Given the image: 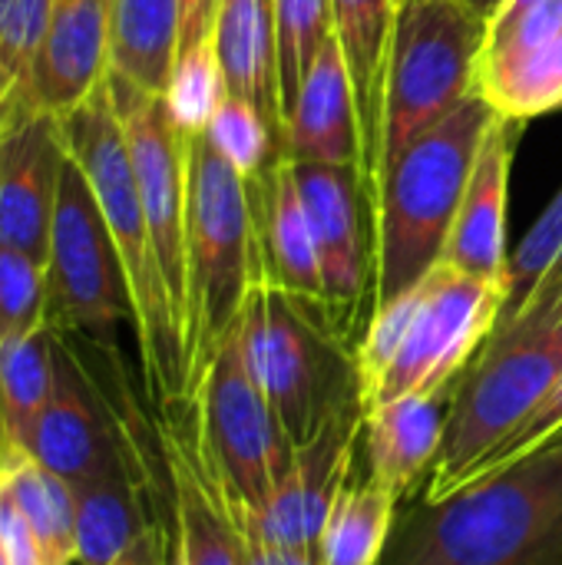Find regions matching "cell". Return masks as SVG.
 <instances>
[{"label": "cell", "mask_w": 562, "mask_h": 565, "mask_svg": "<svg viewBox=\"0 0 562 565\" xmlns=\"http://www.w3.org/2000/svg\"><path fill=\"white\" fill-rule=\"evenodd\" d=\"M381 565H562V434L397 516Z\"/></svg>", "instance_id": "obj_1"}, {"label": "cell", "mask_w": 562, "mask_h": 565, "mask_svg": "<svg viewBox=\"0 0 562 565\" xmlns=\"http://www.w3.org/2000/svg\"><path fill=\"white\" fill-rule=\"evenodd\" d=\"M66 149L83 169L109 235L116 242L129 301H132V328L142 351V367L149 391L159 407H169L192 394L189 384V358L185 334L152 245L149 218L139 199L129 146L123 122L116 116L109 86L103 83L76 113L63 119Z\"/></svg>", "instance_id": "obj_2"}, {"label": "cell", "mask_w": 562, "mask_h": 565, "mask_svg": "<svg viewBox=\"0 0 562 565\" xmlns=\"http://www.w3.org/2000/svg\"><path fill=\"white\" fill-rule=\"evenodd\" d=\"M494 119L490 103L470 93L381 169L371 195L374 308L411 291L444 258L477 149Z\"/></svg>", "instance_id": "obj_3"}, {"label": "cell", "mask_w": 562, "mask_h": 565, "mask_svg": "<svg viewBox=\"0 0 562 565\" xmlns=\"http://www.w3.org/2000/svg\"><path fill=\"white\" fill-rule=\"evenodd\" d=\"M560 377L562 265L513 318L497 324L477 361L457 381L444 424V444L421 500H447L470 467L513 427H520Z\"/></svg>", "instance_id": "obj_4"}, {"label": "cell", "mask_w": 562, "mask_h": 565, "mask_svg": "<svg viewBox=\"0 0 562 565\" xmlns=\"http://www.w3.org/2000/svg\"><path fill=\"white\" fill-rule=\"evenodd\" d=\"M189 199H185V358L189 384L238 324L245 298L262 281V242L252 185L209 146L189 136Z\"/></svg>", "instance_id": "obj_5"}, {"label": "cell", "mask_w": 562, "mask_h": 565, "mask_svg": "<svg viewBox=\"0 0 562 565\" xmlns=\"http://www.w3.org/2000/svg\"><path fill=\"white\" fill-rule=\"evenodd\" d=\"M238 334L252 377L291 447L308 444L331 417L361 404L354 348L315 308L265 278L245 298Z\"/></svg>", "instance_id": "obj_6"}, {"label": "cell", "mask_w": 562, "mask_h": 565, "mask_svg": "<svg viewBox=\"0 0 562 565\" xmlns=\"http://www.w3.org/2000/svg\"><path fill=\"white\" fill-rule=\"evenodd\" d=\"M484 36L487 20L460 0H397L384 66L378 175L474 93Z\"/></svg>", "instance_id": "obj_7"}, {"label": "cell", "mask_w": 562, "mask_h": 565, "mask_svg": "<svg viewBox=\"0 0 562 565\" xmlns=\"http://www.w3.org/2000/svg\"><path fill=\"white\" fill-rule=\"evenodd\" d=\"M189 401L202 460L229 513H262L288 473L295 447L252 377L238 324L199 371Z\"/></svg>", "instance_id": "obj_8"}, {"label": "cell", "mask_w": 562, "mask_h": 565, "mask_svg": "<svg viewBox=\"0 0 562 565\" xmlns=\"http://www.w3.org/2000/svg\"><path fill=\"white\" fill-rule=\"evenodd\" d=\"M123 321L132 324L126 271L103 209L70 156L60 175L46 252V324L56 334L113 351Z\"/></svg>", "instance_id": "obj_9"}, {"label": "cell", "mask_w": 562, "mask_h": 565, "mask_svg": "<svg viewBox=\"0 0 562 565\" xmlns=\"http://www.w3.org/2000/svg\"><path fill=\"white\" fill-rule=\"evenodd\" d=\"M414 288L417 305L411 328L397 358L364 397V414L407 394L450 401L457 381L497 331L507 301L503 281L464 275L447 262H437Z\"/></svg>", "instance_id": "obj_10"}, {"label": "cell", "mask_w": 562, "mask_h": 565, "mask_svg": "<svg viewBox=\"0 0 562 565\" xmlns=\"http://www.w3.org/2000/svg\"><path fill=\"white\" fill-rule=\"evenodd\" d=\"M116 116L126 132L139 199L149 218L152 245L185 334L189 278H185V199H189V156L176 122L166 113L159 93H149L116 73L106 76Z\"/></svg>", "instance_id": "obj_11"}, {"label": "cell", "mask_w": 562, "mask_h": 565, "mask_svg": "<svg viewBox=\"0 0 562 565\" xmlns=\"http://www.w3.org/2000/svg\"><path fill=\"white\" fill-rule=\"evenodd\" d=\"M318 265L325 285L328 328L354 344L358 318L371 298L374 311V242L364 235V212H371V189L354 166L291 159Z\"/></svg>", "instance_id": "obj_12"}, {"label": "cell", "mask_w": 562, "mask_h": 565, "mask_svg": "<svg viewBox=\"0 0 562 565\" xmlns=\"http://www.w3.org/2000/svg\"><path fill=\"white\" fill-rule=\"evenodd\" d=\"M50 473L79 487L136 454L119 414L66 334L56 344V387L26 447Z\"/></svg>", "instance_id": "obj_13"}, {"label": "cell", "mask_w": 562, "mask_h": 565, "mask_svg": "<svg viewBox=\"0 0 562 565\" xmlns=\"http://www.w3.org/2000/svg\"><path fill=\"white\" fill-rule=\"evenodd\" d=\"M364 430V407L354 404L331 417L308 444L295 447L291 467L262 513H248L262 543L295 553H321L328 516L351 483L354 444Z\"/></svg>", "instance_id": "obj_14"}, {"label": "cell", "mask_w": 562, "mask_h": 565, "mask_svg": "<svg viewBox=\"0 0 562 565\" xmlns=\"http://www.w3.org/2000/svg\"><path fill=\"white\" fill-rule=\"evenodd\" d=\"M66 159L60 116L30 106L0 119V245L46 265Z\"/></svg>", "instance_id": "obj_15"}, {"label": "cell", "mask_w": 562, "mask_h": 565, "mask_svg": "<svg viewBox=\"0 0 562 565\" xmlns=\"http://www.w3.org/2000/svg\"><path fill=\"white\" fill-rule=\"evenodd\" d=\"M113 0H53L33 63V103L60 119L76 113L109 76Z\"/></svg>", "instance_id": "obj_16"}, {"label": "cell", "mask_w": 562, "mask_h": 565, "mask_svg": "<svg viewBox=\"0 0 562 565\" xmlns=\"http://www.w3.org/2000/svg\"><path fill=\"white\" fill-rule=\"evenodd\" d=\"M162 411H166L162 447H166V470H169V497H172V513L182 536L185 563L242 565L235 520L199 450L192 401L182 397Z\"/></svg>", "instance_id": "obj_17"}, {"label": "cell", "mask_w": 562, "mask_h": 565, "mask_svg": "<svg viewBox=\"0 0 562 565\" xmlns=\"http://www.w3.org/2000/svg\"><path fill=\"white\" fill-rule=\"evenodd\" d=\"M520 122L497 116L477 149L467 192L460 199L450 238L444 245L447 265L484 281L507 278V199H510V169L520 142Z\"/></svg>", "instance_id": "obj_18"}, {"label": "cell", "mask_w": 562, "mask_h": 565, "mask_svg": "<svg viewBox=\"0 0 562 565\" xmlns=\"http://www.w3.org/2000/svg\"><path fill=\"white\" fill-rule=\"evenodd\" d=\"M285 156L301 162L354 166L368 182L358 99L335 33L318 50L311 70L305 73L298 99L285 116Z\"/></svg>", "instance_id": "obj_19"}, {"label": "cell", "mask_w": 562, "mask_h": 565, "mask_svg": "<svg viewBox=\"0 0 562 565\" xmlns=\"http://www.w3.org/2000/svg\"><path fill=\"white\" fill-rule=\"evenodd\" d=\"M248 185L258 218L265 281L298 298L301 305L315 308L325 318L321 265H318V252H315V238H311V225L291 159L288 156L272 159L268 169Z\"/></svg>", "instance_id": "obj_20"}, {"label": "cell", "mask_w": 562, "mask_h": 565, "mask_svg": "<svg viewBox=\"0 0 562 565\" xmlns=\"http://www.w3.org/2000/svg\"><path fill=\"white\" fill-rule=\"evenodd\" d=\"M229 93L248 99L275 129L285 152V113L278 93V50L272 0H219L212 26Z\"/></svg>", "instance_id": "obj_21"}, {"label": "cell", "mask_w": 562, "mask_h": 565, "mask_svg": "<svg viewBox=\"0 0 562 565\" xmlns=\"http://www.w3.org/2000/svg\"><path fill=\"white\" fill-rule=\"evenodd\" d=\"M444 424V401L427 394H407L368 411L364 440L371 480L397 500L411 493V487L437 463Z\"/></svg>", "instance_id": "obj_22"}, {"label": "cell", "mask_w": 562, "mask_h": 565, "mask_svg": "<svg viewBox=\"0 0 562 565\" xmlns=\"http://www.w3.org/2000/svg\"><path fill=\"white\" fill-rule=\"evenodd\" d=\"M76 497V565H113L156 516L146 513V470L136 454L106 473L73 487Z\"/></svg>", "instance_id": "obj_23"}, {"label": "cell", "mask_w": 562, "mask_h": 565, "mask_svg": "<svg viewBox=\"0 0 562 565\" xmlns=\"http://www.w3.org/2000/svg\"><path fill=\"white\" fill-rule=\"evenodd\" d=\"M394 13H397V0H331L335 36L341 43L354 99H358L371 195H374L378 156H381V96H384V66H388Z\"/></svg>", "instance_id": "obj_24"}, {"label": "cell", "mask_w": 562, "mask_h": 565, "mask_svg": "<svg viewBox=\"0 0 562 565\" xmlns=\"http://www.w3.org/2000/svg\"><path fill=\"white\" fill-rule=\"evenodd\" d=\"M474 93L510 122H530L562 109V33L520 53L480 56Z\"/></svg>", "instance_id": "obj_25"}, {"label": "cell", "mask_w": 562, "mask_h": 565, "mask_svg": "<svg viewBox=\"0 0 562 565\" xmlns=\"http://www.w3.org/2000/svg\"><path fill=\"white\" fill-rule=\"evenodd\" d=\"M0 480L53 565H76V497L26 450L0 440Z\"/></svg>", "instance_id": "obj_26"}, {"label": "cell", "mask_w": 562, "mask_h": 565, "mask_svg": "<svg viewBox=\"0 0 562 565\" xmlns=\"http://www.w3.org/2000/svg\"><path fill=\"white\" fill-rule=\"evenodd\" d=\"M179 50V0H113L109 73L162 93Z\"/></svg>", "instance_id": "obj_27"}, {"label": "cell", "mask_w": 562, "mask_h": 565, "mask_svg": "<svg viewBox=\"0 0 562 565\" xmlns=\"http://www.w3.org/2000/svg\"><path fill=\"white\" fill-rule=\"evenodd\" d=\"M60 334L43 324L23 338L0 341V440L26 447L56 387Z\"/></svg>", "instance_id": "obj_28"}, {"label": "cell", "mask_w": 562, "mask_h": 565, "mask_svg": "<svg viewBox=\"0 0 562 565\" xmlns=\"http://www.w3.org/2000/svg\"><path fill=\"white\" fill-rule=\"evenodd\" d=\"M397 497L378 487L348 483L321 533V565H381L397 523Z\"/></svg>", "instance_id": "obj_29"}, {"label": "cell", "mask_w": 562, "mask_h": 565, "mask_svg": "<svg viewBox=\"0 0 562 565\" xmlns=\"http://www.w3.org/2000/svg\"><path fill=\"white\" fill-rule=\"evenodd\" d=\"M159 96L182 136H205L212 116L232 96L212 36L176 53L166 89Z\"/></svg>", "instance_id": "obj_30"}, {"label": "cell", "mask_w": 562, "mask_h": 565, "mask_svg": "<svg viewBox=\"0 0 562 565\" xmlns=\"http://www.w3.org/2000/svg\"><path fill=\"white\" fill-rule=\"evenodd\" d=\"M50 10L53 0H0V119L36 106L30 79Z\"/></svg>", "instance_id": "obj_31"}, {"label": "cell", "mask_w": 562, "mask_h": 565, "mask_svg": "<svg viewBox=\"0 0 562 565\" xmlns=\"http://www.w3.org/2000/svg\"><path fill=\"white\" fill-rule=\"evenodd\" d=\"M275 50H278V93L282 113L288 116L305 73L311 70L318 50L335 33L331 0H272Z\"/></svg>", "instance_id": "obj_32"}, {"label": "cell", "mask_w": 562, "mask_h": 565, "mask_svg": "<svg viewBox=\"0 0 562 565\" xmlns=\"http://www.w3.org/2000/svg\"><path fill=\"white\" fill-rule=\"evenodd\" d=\"M205 139L245 182L258 179L272 159L285 156L272 122L248 99L238 96H229L219 106V113L205 129Z\"/></svg>", "instance_id": "obj_33"}, {"label": "cell", "mask_w": 562, "mask_h": 565, "mask_svg": "<svg viewBox=\"0 0 562 565\" xmlns=\"http://www.w3.org/2000/svg\"><path fill=\"white\" fill-rule=\"evenodd\" d=\"M562 265V189L550 199V205L543 209V215L533 222V228L523 235V242L517 245V252L507 262V301H503V315L500 321L513 318L530 298L533 291L556 271Z\"/></svg>", "instance_id": "obj_34"}, {"label": "cell", "mask_w": 562, "mask_h": 565, "mask_svg": "<svg viewBox=\"0 0 562 565\" xmlns=\"http://www.w3.org/2000/svg\"><path fill=\"white\" fill-rule=\"evenodd\" d=\"M46 324V265L0 245V341L23 338Z\"/></svg>", "instance_id": "obj_35"}, {"label": "cell", "mask_w": 562, "mask_h": 565, "mask_svg": "<svg viewBox=\"0 0 562 565\" xmlns=\"http://www.w3.org/2000/svg\"><path fill=\"white\" fill-rule=\"evenodd\" d=\"M562 434V377L553 384V391L527 414V420L520 424V427H513L487 457H480L474 467H470V473L460 480V487H470V483H477V480H484V477H494V473H500V470H507L510 463H517V460H523V457H530L533 450H540L543 444H550L553 437H560ZM457 487V490H460ZM454 490V493H457Z\"/></svg>", "instance_id": "obj_36"}, {"label": "cell", "mask_w": 562, "mask_h": 565, "mask_svg": "<svg viewBox=\"0 0 562 565\" xmlns=\"http://www.w3.org/2000/svg\"><path fill=\"white\" fill-rule=\"evenodd\" d=\"M0 546H3L10 565H53L46 559L43 546L36 543L30 523L17 510V503H13L10 490L3 487V480H0Z\"/></svg>", "instance_id": "obj_37"}, {"label": "cell", "mask_w": 562, "mask_h": 565, "mask_svg": "<svg viewBox=\"0 0 562 565\" xmlns=\"http://www.w3.org/2000/svg\"><path fill=\"white\" fill-rule=\"evenodd\" d=\"M215 7L219 0H179V50H189L212 36Z\"/></svg>", "instance_id": "obj_38"}, {"label": "cell", "mask_w": 562, "mask_h": 565, "mask_svg": "<svg viewBox=\"0 0 562 565\" xmlns=\"http://www.w3.org/2000/svg\"><path fill=\"white\" fill-rule=\"evenodd\" d=\"M113 565H162V530H159V516L152 520V526Z\"/></svg>", "instance_id": "obj_39"}, {"label": "cell", "mask_w": 562, "mask_h": 565, "mask_svg": "<svg viewBox=\"0 0 562 565\" xmlns=\"http://www.w3.org/2000/svg\"><path fill=\"white\" fill-rule=\"evenodd\" d=\"M533 3H540V0H503L500 7H497V13L487 20V23H507V20H513V17H520L523 10H530Z\"/></svg>", "instance_id": "obj_40"}, {"label": "cell", "mask_w": 562, "mask_h": 565, "mask_svg": "<svg viewBox=\"0 0 562 565\" xmlns=\"http://www.w3.org/2000/svg\"><path fill=\"white\" fill-rule=\"evenodd\" d=\"M464 7H470L474 13H480L484 20H490L494 13H497V7L503 3V0H460Z\"/></svg>", "instance_id": "obj_41"}, {"label": "cell", "mask_w": 562, "mask_h": 565, "mask_svg": "<svg viewBox=\"0 0 562 565\" xmlns=\"http://www.w3.org/2000/svg\"><path fill=\"white\" fill-rule=\"evenodd\" d=\"M0 565H10L7 563V553H3V546H0Z\"/></svg>", "instance_id": "obj_42"}]
</instances>
